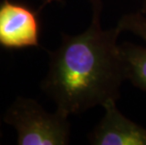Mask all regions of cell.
I'll return each instance as SVG.
<instances>
[{"instance_id":"277c9868","label":"cell","mask_w":146,"mask_h":145,"mask_svg":"<svg viewBox=\"0 0 146 145\" xmlns=\"http://www.w3.org/2000/svg\"><path fill=\"white\" fill-rule=\"evenodd\" d=\"M103 118L89 135L94 145H146V128L125 117L118 109L116 100L102 106Z\"/></svg>"},{"instance_id":"52a82bcc","label":"cell","mask_w":146,"mask_h":145,"mask_svg":"<svg viewBox=\"0 0 146 145\" xmlns=\"http://www.w3.org/2000/svg\"><path fill=\"white\" fill-rule=\"evenodd\" d=\"M142 12L146 13V0H143L142 2Z\"/></svg>"},{"instance_id":"5b68a950","label":"cell","mask_w":146,"mask_h":145,"mask_svg":"<svg viewBox=\"0 0 146 145\" xmlns=\"http://www.w3.org/2000/svg\"><path fill=\"white\" fill-rule=\"evenodd\" d=\"M125 78L146 91V47L125 42L121 45Z\"/></svg>"},{"instance_id":"6da1fadb","label":"cell","mask_w":146,"mask_h":145,"mask_svg":"<svg viewBox=\"0 0 146 145\" xmlns=\"http://www.w3.org/2000/svg\"><path fill=\"white\" fill-rule=\"evenodd\" d=\"M91 24L76 35L63 34L60 44L50 54L42 89L67 116L79 114L108 100H118L126 80L119 27H102V0H90Z\"/></svg>"},{"instance_id":"3957f363","label":"cell","mask_w":146,"mask_h":145,"mask_svg":"<svg viewBox=\"0 0 146 145\" xmlns=\"http://www.w3.org/2000/svg\"><path fill=\"white\" fill-rule=\"evenodd\" d=\"M37 12L25 5L4 0L0 4V45L7 48L39 45Z\"/></svg>"},{"instance_id":"8992f818","label":"cell","mask_w":146,"mask_h":145,"mask_svg":"<svg viewBox=\"0 0 146 145\" xmlns=\"http://www.w3.org/2000/svg\"><path fill=\"white\" fill-rule=\"evenodd\" d=\"M117 26L123 31H129L146 42V17L141 13H128L123 15Z\"/></svg>"},{"instance_id":"ba28073f","label":"cell","mask_w":146,"mask_h":145,"mask_svg":"<svg viewBox=\"0 0 146 145\" xmlns=\"http://www.w3.org/2000/svg\"><path fill=\"white\" fill-rule=\"evenodd\" d=\"M50 1H52V0H47V2H50Z\"/></svg>"},{"instance_id":"7a4b0ae2","label":"cell","mask_w":146,"mask_h":145,"mask_svg":"<svg viewBox=\"0 0 146 145\" xmlns=\"http://www.w3.org/2000/svg\"><path fill=\"white\" fill-rule=\"evenodd\" d=\"M68 118L58 110L46 111L31 98L17 97L3 120L15 129L18 145H66L71 136Z\"/></svg>"}]
</instances>
